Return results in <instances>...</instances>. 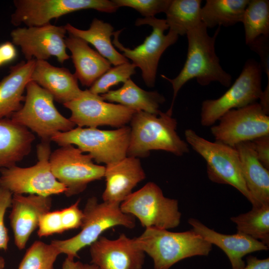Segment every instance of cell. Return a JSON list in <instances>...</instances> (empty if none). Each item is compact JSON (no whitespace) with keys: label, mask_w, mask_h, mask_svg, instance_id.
Wrapping results in <instances>:
<instances>
[{"label":"cell","mask_w":269,"mask_h":269,"mask_svg":"<svg viewBox=\"0 0 269 269\" xmlns=\"http://www.w3.org/2000/svg\"><path fill=\"white\" fill-rule=\"evenodd\" d=\"M220 27H218L212 36L202 22L187 34L188 49L186 60L178 75L173 79L161 76L172 85L173 95L171 105L167 113L172 115L174 101L181 87L188 81L196 79L200 85L205 86L212 82H218L223 86H231L232 78L220 64L215 52V44Z\"/></svg>","instance_id":"1"},{"label":"cell","mask_w":269,"mask_h":269,"mask_svg":"<svg viewBox=\"0 0 269 269\" xmlns=\"http://www.w3.org/2000/svg\"><path fill=\"white\" fill-rule=\"evenodd\" d=\"M134 239L135 246L152 259L154 269H169L186 258L207 256L213 246L192 229L173 232L148 227Z\"/></svg>","instance_id":"2"},{"label":"cell","mask_w":269,"mask_h":269,"mask_svg":"<svg viewBox=\"0 0 269 269\" xmlns=\"http://www.w3.org/2000/svg\"><path fill=\"white\" fill-rule=\"evenodd\" d=\"M131 134L127 156L146 157L151 150L166 151L182 156L189 145L176 132L177 121L161 111L156 115L136 111L131 121Z\"/></svg>","instance_id":"3"},{"label":"cell","mask_w":269,"mask_h":269,"mask_svg":"<svg viewBox=\"0 0 269 269\" xmlns=\"http://www.w3.org/2000/svg\"><path fill=\"white\" fill-rule=\"evenodd\" d=\"M120 203L103 201L99 202L96 197L89 198L83 210V218L81 231L75 236L62 240H55L51 244L67 257H78L79 252L90 246L110 228L121 226L133 229L135 226V218L124 213Z\"/></svg>","instance_id":"4"},{"label":"cell","mask_w":269,"mask_h":269,"mask_svg":"<svg viewBox=\"0 0 269 269\" xmlns=\"http://www.w3.org/2000/svg\"><path fill=\"white\" fill-rule=\"evenodd\" d=\"M26 91L23 105L10 117L12 122L30 129L43 141H50L56 133L75 128L76 125L56 109L47 91L30 81Z\"/></svg>","instance_id":"5"},{"label":"cell","mask_w":269,"mask_h":269,"mask_svg":"<svg viewBox=\"0 0 269 269\" xmlns=\"http://www.w3.org/2000/svg\"><path fill=\"white\" fill-rule=\"evenodd\" d=\"M185 137L188 144L205 160L207 176L211 181L233 186L254 205L243 178L241 160L235 147L217 141H210L191 129L185 130Z\"/></svg>","instance_id":"6"},{"label":"cell","mask_w":269,"mask_h":269,"mask_svg":"<svg viewBox=\"0 0 269 269\" xmlns=\"http://www.w3.org/2000/svg\"><path fill=\"white\" fill-rule=\"evenodd\" d=\"M131 128L124 126L115 130L77 127L53 135L51 141L62 146L76 145L83 152H87L97 163L107 164L127 156Z\"/></svg>","instance_id":"7"},{"label":"cell","mask_w":269,"mask_h":269,"mask_svg":"<svg viewBox=\"0 0 269 269\" xmlns=\"http://www.w3.org/2000/svg\"><path fill=\"white\" fill-rule=\"evenodd\" d=\"M50 141L37 145V161L28 167L15 165L0 170V186L13 194H29L50 196L64 193L65 186L59 182L51 170Z\"/></svg>","instance_id":"8"},{"label":"cell","mask_w":269,"mask_h":269,"mask_svg":"<svg viewBox=\"0 0 269 269\" xmlns=\"http://www.w3.org/2000/svg\"><path fill=\"white\" fill-rule=\"evenodd\" d=\"M122 211L137 218L141 225L169 229L180 223L177 200L166 197L155 183L148 182L132 192L120 204Z\"/></svg>","instance_id":"9"},{"label":"cell","mask_w":269,"mask_h":269,"mask_svg":"<svg viewBox=\"0 0 269 269\" xmlns=\"http://www.w3.org/2000/svg\"><path fill=\"white\" fill-rule=\"evenodd\" d=\"M262 69L253 59L245 63L239 77L221 97L204 101L201 105L200 123L203 127L214 125L228 111L257 102L261 98Z\"/></svg>","instance_id":"10"},{"label":"cell","mask_w":269,"mask_h":269,"mask_svg":"<svg viewBox=\"0 0 269 269\" xmlns=\"http://www.w3.org/2000/svg\"><path fill=\"white\" fill-rule=\"evenodd\" d=\"M144 24L152 27V32L145 37L142 44L134 48H126L120 42L119 36L122 30L114 32L112 43L126 58L130 59L136 67L140 69L146 85L153 87L159 59L165 50L176 42L178 35L169 30L167 34H164V31L169 28L165 19L144 17L137 19L135 22L136 26Z\"/></svg>","instance_id":"11"},{"label":"cell","mask_w":269,"mask_h":269,"mask_svg":"<svg viewBox=\"0 0 269 269\" xmlns=\"http://www.w3.org/2000/svg\"><path fill=\"white\" fill-rule=\"evenodd\" d=\"M15 10L10 22L16 26H39L54 18L87 9L112 13L119 8L113 0H15Z\"/></svg>","instance_id":"12"},{"label":"cell","mask_w":269,"mask_h":269,"mask_svg":"<svg viewBox=\"0 0 269 269\" xmlns=\"http://www.w3.org/2000/svg\"><path fill=\"white\" fill-rule=\"evenodd\" d=\"M93 160L89 154H83L73 145L62 146L51 153V170L66 187V196L80 194L89 183L104 177L105 166L95 164Z\"/></svg>","instance_id":"13"},{"label":"cell","mask_w":269,"mask_h":269,"mask_svg":"<svg viewBox=\"0 0 269 269\" xmlns=\"http://www.w3.org/2000/svg\"><path fill=\"white\" fill-rule=\"evenodd\" d=\"M211 127L215 141L232 147L269 134V116L259 103L231 110Z\"/></svg>","instance_id":"14"},{"label":"cell","mask_w":269,"mask_h":269,"mask_svg":"<svg viewBox=\"0 0 269 269\" xmlns=\"http://www.w3.org/2000/svg\"><path fill=\"white\" fill-rule=\"evenodd\" d=\"M64 25L50 23L39 26L18 27L10 32L12 43L20 47L26 60L46 61L55 56L62 64L70 56L66 52Z\"/></svg>","instance_id":"15"},{"label":"cell","mask_w":269,"mask_h":269,"mask_svg":"<svg viewBox=\"0 0 269 269\" xmlns=\"http://www.w3.org/2000/svg\"><path fill=\"white\" fill-rule=\"evenodd\" d=\"M63 105L71 112L69 120L81 128H97L102 126L121 128L131 122L136 112L120 104L107 102L100 95L94 94L88 89Z\"/></svg>","instance_id":"16"},{"label":"cell","mask_w":269,"mask_h":269,"mask_svg":"<svg viewBox=\"0 0 269 269\" xmlns=\"http://www.w3.org/2000/svg\"><path fill=\"white\" fill-rule=\"evenodd\" d=\"M90 253L100 269H142L144 262V253L125 234L114 240L100 236L90 246Z\"/></svg>","instance_id":"17"},{"label":"cell","mask_w":269,"mask_h":269,"mask_svg":"<svg viewBox=\"0 0 269 269\" xmlns=\"http://www.w3.org/2000/svg\"><path fill=\"white\" fill-rule=\"evenodd\" d=\"M51 206L50 196L12 195L9 219L14 244L18 249L25 247L31 234L38 227L41 217L50 211Z\"/></svg>","instance_id":"18"},{"label":"cell","mask_w":269,"mask_h":269,"mask_svg":"<svg viewBox=\"0 0 269 269\" xmlns=\"http://www.w3.org/2000/svg\"><path fill=\"white\" fill-rule=\"evenodd\" d=\"M188 222L194 232L225 253L232 269H243L246 265L243 258L246 255L269 249V246L261 241L241 233L237 232L233 235L221 234L193 218H189Z\"/></svg>","instance_id":"19"},{"label":"cell","mask_w":269,"mask_h":269,"mask_svg":"<svg viewBox=\"0 0 269 269\" xmlns=\"http://www.w3.org/2000/svg\"><path fill=\"white\" fill-rule=\"evenodd\" d=\"M106 187L103 201L121 203L133 192L136 185L145 178L137 157L126 156L105 166Z\"/></svg>","instance_id":"20"},{"label":"cell","mask_w":269,"mask_h":269,"mask_svg":"<svg viewBox=\"0 0 269 269\" xmlns=\"http://www.w3.org/2000/svg\"><path fill=\"white\" fill-rule=\"evenodd\" d=\"M32 81L47 91L54 100L64 104L83 93L74 74L64 67L54 66L47 61L36 60L31 76Z\"/></svg>","instance_id":"21"},{"label":"cell","mask_w":269,"mask_h":269,"mask_svg":"<svg viewBox=\"0 0 269 269\" xmlns=\"http://www.w3.org/2000/svg\"><path fill=\"white\" fill-rule=\"evenodd\" d=\"M65 44L71 53L74 74L83 86L90 87L111 67V63L83 39L69 34Z\"/></svg>","instance_id":"22"},{"label":"cell","mask_w":269,"mask_h":269,"mask_svg":"<svg viewBox=\"0 0 269 269\" xmlns=\"http://www.w3.org/2000/svg\"><path fill=\"white\" fill-rule=\"evenodd\" d=\"M36 60L22 61L9 68V72L0 81V120L9 119L24 101L23 93L31 76Z\"/></svg>","instance_id":"23"},{"label":"cell","mask_w":269,"mask_h":269,"mask_svg":"<svg viewBox=\"0 0 269 269\" xmlns=\"http://www.w3.org/2000/svg\"><path fill=\"white\" fill-rule=\"evenodd\" d=\"M243 178L254 202L253 207L269 204V169L257 158L252 141L236 145Z\"/></svg>","instance_id":"24"},{"label":"cell","mask_w":269,"mask_h":269,"mask_svg":"<svg viewBox=\"0 0 269 269\" xmlns=\"http://www.w3.org/2000/svg\"><path fill=\"white\" fill-rule=\"evenodd\" d=\"M35 136L28 129L0 120V170L15 165L30 152Z\"/></svg>","instance_id":"25"},{"label":"cell","mask_w":269,"mask_h":269,"mask_svg":"<svg viewBox=\"0 0 269 269\" xmlns=\"http://www.w3.org/2000/svg\"><path fill=\"white\" fill-rule=\"evenodd\" d=\"M110 102H117L135 111H143L158 115L159 108L165 102L164 97L157 91H146L130 78L120 88L110 90L100 95Z\"/></svg>","instance_id":"26"},{"label":"cell","mask_w":269,"mask_h":269,"mask_svg":"<svg viewBox=\"0 0 269 269\" xmlns=\"http://www.w3.org/2000/svg\"><path fill=\"white\" fill-rule=\"evenodd\" d=\"M64 27L69 34L93 45L99 54L114 66L129 62L115 48L111 41L114 28L110 23L95 18L89 28L86 30L76 28L70 23H67Z\"/></svg>","instance_id":"27"},{"label":"cell","mask_w":269,"mask_h":269,"mask_svg":"<svg viewBox=\"0 0 269 269\" xmlns=\"http://www.w3.org/2000/svg\"><path fill=\"white\" fill-rule=\"evenodd\" d=\"M249 0H207L201 20L207 28L228 27L242 22Z\"/></svg>","instance_id":"28"},{"label":"cell","mask_w":269,"mask_h":269,"mask_svg":"<svg viewBox=\"0 0 269 269\" xmlns=\"http://www.w3.org/2000/svg\"><path fill=\"white\" fill-rule=\"evenodd\" d=\"M200 0H171L165 13L169 31L184 35L199 25L201 20Z\"/></svg>","instance_id":"29"},{"label":"cell","mask_w":269,"mask_h":269,"mask_svg":"<svg viewBox=\"0 0 269 269\" xmlns=\"http://www.w3.org/2000/svg\"><path fill=\"white\" fill-rule=\"evenodd\" d=\"M237 232L269 245V204L253 207L249 212L230 218Z\"/></svg>","instance_id":"30"},{"label":"cell","mask_w":269,"mask_h":269,"mask_svg":"<svg viewBox=\"0 0 269 269\" xmlns=\"http://www.w3.org/2000/svg\"><path fill=\"white\" fill-rule=\"evenodd\" d=\"M242 22L247 45L261 36H269V1L250 0L245 10Z\"/></svg>","instance_id":"31"},{"label":"cell","mask_w":269,"mask_h":269,"mask_svg":"<svg viewBox=\"0 0 269 269\" xmlns=\"http://www.w3.org/2000/svg\"><path fill=\"white\" fill-rule=\"evenodd\" d=\"M61 254L54 245L36 241L27 250L17 269H53Z\"/></svg>","instance_id":"32"},{"label":"cell","mask_w":269,"mask_h":269,"mask_svg":"<svg viewBox=\"0 0 269 269\" xmlns=\"http://www.w3.org/2000/svg\"><path fill=\"white\" fill-rule=\"evenodd\" d=\"M135 66L129 62L111 67L90 87L89 91L101 95L110 91L113 86L125 83L135 74Z\"/></svg>","instance_id":"33"},{"label":"cell","mask_w":269,"mask_h":269,"mask_svg":"<svg viewBox=\"0 0 269 269\" xmlns=\"http://www.w3.org/2000/svg\"><path fill=\"white\" fill-rule=\"evenodd\" d=\"M119 7L133 8L144 17H154L160 12H165L171 0H113Z\"/></svg>","instance_id":"34"},{"label":"cell","mask_w":269,"mask_h":269,"mask_svg":"<svg viewBox=\"0 0 269 269\" xmlns=\"http://www.w3.org/2000/svg\"><path fill=\"white\" fill-rule=\"evenodd\" d=\"M38 228L39 237L64 232L60 210L50 211L44 214L40 219Z\"/></svg>","instance_id":"35"},{"label":"cell","mask_w":269,"mask_h":269,"mask_svg":"<svg viewBox=\"0 0 269 269\" xmlns=\"http://www.w3.org/2000/svg\"><path fill=\"white\" fill-rule=\"evenodd\" d=\"M13 194L0 186V250L7 249L9 237L4 218L7 209L11 207Z\"/></svg>","instance_id":"36"},{"label":"cell","mask_w":269,"mask_h":269,"mask_svg":"<svg viewBox=\"0 0 269 269\" xmlns=\"http://www.w3.org/2000/svg\"><path fill=\"white\" fill-rule=\"evenodd\" d=\"M80 200L79 199L71 206L60 210L64 232L81 227L83 213L79 208Z\"/></svg>","instance_id":"37"},{"label":"cell","mask_w":269,"mask_h":269,"mask_svg":"<svg viewBox=\"0 0 269 269\" xmlns=\"http://www.w3.org/2000/svg\"><path fill=\"white\" fill-rule=\"evenodd\" d=\"M249 46L261 58L260 64L262 71L264 70L268 76V85L266 88H269V36H260Z\"/></svg>","instance_id":"38"},{"label":"cell","mask_w":269,"mask_h":269,"mask_svg":"<svg viewBox=\"0 0 269 269\" xmlns=\"http://www.w3.org/2000/svg\"><path fill=\"white\" fill-rule=\"evenodd\" d=\"M256 156L260 162L269 169V134L252 141Z\"/></svg>","instance_id":"39"},{"label":"cell","mask_w":269,"mask_h":269,"mask_svg":"<svg viewBox=\"0 0 269 269\" xmlns=\"http://www.w3.org/2000/svg\"><path fill=\"white\" fill-rule=\"evenodd\" d=\"M0 54L4 65L13 61L17 56L15 45L9 41L0 44Z\"/></svg>","instance_id":"40"},{"label":"cell","mask_w":269,"mask_h":269,"mask_svg":"<svg viewBox=\"0 0 269 269\" xmlns=\"http://www.w3.org/2000/svg\"><path fill=\"white\" fill-rule=\"evenodd\" d=\"M246 262L247 265L243 269H269V258L260 259L250 255L247 257Z\"/></svg>","instance_id":"41"},{"label":"cell","mask_w":269,"mask_h":269,"mask_svg":"<svg viewBox=\"0 0 269 269\" xmlns=\"http://www.w3.org/2000/svg\"><path fill=\"white\" fill-rule=\"evenodd\" d=\"M62 269H100L92 264H85L80 261H75L74 259L67 257L63 263Z\"/></svg>","instance_id":"42"},{"label":"cell","mask_w":269,"mask_h":269,"mask_svg":"<svg viewBox=\"0 0 269 269\" xmlns=\"http://www.w3.org/2000/svg\"><path fill=\"white\" fill-rule=\"evenodd\" d=\"M5 267L4 259L0 256V269H3Z\"/></svg>","instance_id":"43"},{"label":"cell","mask_w":269,"mask_h":269,"mask_svg":"<svg viewBox=\"0 0 269 269\" xmlns=\"http://www.w3.org/2000/svg\"><path fill=\"white\" fill-rule=\"evenodd\" d=\"M4 64H3V62L2 61V60L1 59V56H0V67L3 65Z\"/></svg>","instance_id":"44"}]
</instances>
